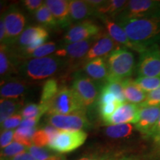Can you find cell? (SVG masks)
<instances>
[{
    "instance_id": "44dd1931",
    "label": "cell",
    "mask_w": 160,
    "mask_h": 160,
    "mask_svg": "<svg viewBox=\"0 0 160 160\" xmlns=\"http://www.w3.org/2000/svg\"><path fill=\"white\" fill-rule=\"evenodd\" d=\"M70 15L72 22H83L91 16H95V10L87 1L71 0L69 1Z\"/></svg>"
},
{
    "instance_id": "ac0fdd59",
    "label": "cell",
    "mask_w": 160,
    "mask_h": 160,
    "mask_svg": "<svg viewBox=\"0 0 160 160\" xmlns=\"http://www.w3.org/2000/svg\"><path fill=\"white\" fill-rule=\"evenodd\" d=\"M56 21L61 28L69 27L71 23L69 1L67 0H47L45 1Z\"/></svg>"
},
{
    "instance_id": "ffe728a7",
    "label": "cell",
    "mask_w": 160,
    "mask_h": 160,
    "mask_svg": "<svg viewBox=\"0 0 160 160\" xmlns=\"http://www.w3.org/2000/svg\"><path fill=\"white\" fill-rule=\"evenodd\" d=\"M27 82L22 80L2 81L0 95L1 99H20L27 92Z\"/></svg>"
},
{
    "instance_id": "3957f363",
    "label": "cell",
    "mask_w": 160,
    "mask_h": 160,
    "mask_svg": "<svg viewBox=\"0 0 160 160\" xmlns=\"http://www.w3.org/2000/svg\"><path fill=\"white\" fill-rule=\"evenodd\" d=\"M63 61L57 57L31 59L19 67L21 74L30 80H42L55 74L62 65Z\"/></svg>"
},
{
    "instance_id": "7402d4cb",
    "label": "cell",
    "mask_w": 160,
    "mask_h": 160,
    "mask_svg": "<svg viewBox=\"0 0 160 160\" xmlns=\"http://www.w3.org/2000/svg\"><path fill=\"white\" fill-rule=\"evenodd\" d=\"M48 31L43 26H30L25 29L18 39V45L23 49L42 37H48Z\"/></svg>"
},
{
    "instance_id": "83f0119b",
    "label": "cell",
    "mask_w": 160,
    "mask_h": 160,
    "mask_svg": "<svg viewBox=\"0 0 160 160\" xmlns=\"http://www.w3.org/2000/svg\"><path fill=\"white\" fill-rule=\"evenodd\" d=\"M35 18L38 22L42 24L44 28H55L58 25L54 17L50 11L45 3L34 13Z\"/></svg>"
},
{
    "instance_id": "d6986e66",
    "label": "cell",
    "mask_w": 160,
    "mask_h": 160,
    "mask_svg": "<svg viewBox=\"0 0 160 160\" xmlns=\"http://www.w3.org/2000/svg\"><path fill=\"white\" fill-rule=\"evenodd\" d=\"M19 56L16 55L9 45H0V76L2 81L8 78L15 71L16 66L19 63Z\"/></svg>"
},
{
    "instance_id": "8fae6325",
    "label": "cell",
    "mask_w": 160,
    "mask_h": 160,
    "mask_svg": "<svg viewBox=\"0 0 160 160\" xmlns=\"http://www.w3.org/2000/svg\"><path fill=\"white\" fill-rule=\"evenodd\" d=\"M100 28L97 25L90 20L80 22L68 30L64 36L65 45L94 38L99 34Z\"/></svg>"
},
{
    "instance_id": "60d3db41",
    "label": "cell",
    "mask_w": 160,
    "mask_h": 160,
    "mask_svg": "<svg viewBox=\"0 0 160 160\" xmlns=\"http://www.w3.org/2000/svg\"><path fill=\"white\" fill-rule=\"evenodd\" d=\"M0 42H1V45H7V43H8L7 31H6L3 18L2 17H1V19H0Z\"/></svg>"
},
{
    "instance_id": "4316f807",
    "label": "cell",
    "mask_w": 160,
    "mask_h": 160,
    "mask_svg": "<svg viewBox=\"0 0 160 160\" xmlns=\"http://www.w3.org/2000/svg\"><path fill=\"white\" fill-rule=\"evenodd\" d=\"M134 128V125L130 123L109 125L105 129V133L112 139H122L131 135Z\"/></svg>"
},
{
    "instance_id": "4dcf8cb0",
    "label": "cell",
    "mask_w": 160,
    "mask_h": 160,
    "mask_svg": "<svg viewBox=\"0 0 160 160\" xmlns=\"http://www.w3.org/2000/svg\"><path fill=\"white\" fill-rule=\"evenodd\" d=\"M102 88H105L113 93L117 99L121 103L125 102L126 98L124 91L123 80L122 81H108L102 85Z\"/></svg>"
},
{
    "instance_id": "8d00e7d4",
    "label": "cell",
    "mask_w": 160,
    "mask_h": 160,
    "mask_svg": "<svg viewBox=\"0 0 160 160\" xmlns=\"http://www.w3.org/2000/svg\"><path fill=\"white\" fill-rule=\"evenodd\" d=\"M139 106L141 108L160 106V86L157 89L148 93L145 101Z\"/></svg>"
},
{
    "instance_id": "74e56055",
    "label": "cell",
    "mask_w": 160,
    "mask_h": 160,
    "mask_svg": "<svg viewBox=\"0 0 160 160\" xmlns=\"http://www.w3.org/2000/svg\"><path fill=\"white\" fill-rule=\"evenodd\" d=\"M23 117L20 113H16V114L11 116L8 119H7L5 121H4L2 123H1V128L5 130H13V128L18 127L21 125L22 122Z\"/></svg>"
},
{
    "instance_id": "836d02e7",
    "label": "cell",
    "mask_w": 160,
    "mask_h": 160,
    "mask_svg": "<svg viewBox=\"0 0 160 160\" xmlns=\"http://www.w3.org/2000/svg\"><path fill=\"white\" fill-rule=\"evenodd\" d=\"M24 119H31V118H39L42 116L44 112L42 110L39 105L34 103H31L25 105L20 111Z\"/></svg>"
},
{
    "instance_id": "bcb514c9",
    "label": "cell",
    "mask_w": 160,
    "mask_h": 160,
    "mask_svg": "<svg viewBox=\"0 0 160 160\" xmlns=\"http://www.w3.org/2000/svg\"><path fill=\"white\" fill-rule=\"evenodd\" d=\"M152 139H153V141H154V142L157 144V145L160 146V133H158L157 135H156L155 137H153Z\"/></svg>"
},
{
    "instance_id": "7c38bea8",
    "label": "cell",
    "mask_w": 160,
    "mask_h": 160,
    "mask_svg": "<svg viewBox=\"0 0 160 160\" xmlns=\"http://www.w3.org/2000/svg\"><path fill=\"white\" fill-rule=\"evenodd\" d=\"M140 106L131 102L122 103L113 114L104 124L106 125H114L119 124H134L137 122L140 111Z\"/></svg>"
},
{
    "instance_id": "6da1fadb",
    "label": "cell",
    "mask_w": 160,
    "mask_h": 160,
    "mask_svg": "<svg viewBox=\"0 0 160 160\" xmlns=\"http://www.w3.org/2000/svg\"><path fill=\"white\" fill-rule=\"evenodd\" d=\"M116 20L140 53L160 41V19L116 18Z\"/></svg>"
},
{
    "instance_id": "7a4b0ae2",
    "label": "cell",
    "mask_w": 160,
    "mask_h": 160,
    "mask_svg": "<svg viewBox=\"0 0 160 160\" xmlns=\"http://www.w3.org/2000/svg\"><path fill=\"white\" fill-rule=\"evenodd\" d=\"M108 81H122L129 79L135 68V58L131 50L118 47L107 58Z\"/></svg>"
},
{
    "instance_id": "681fc988",
    "label": "cell",
    "mask_w": 160,
    "mask_h": 160,
    "mask_svg": "<svg viewBox=\"0 0 160 160\" xmlns=\"http://www.w3.org/2000/svg\"><path fill=\"white\" fill-rule=\"evenodd\" d=\"M60 160H66V159H65V157H62V159H60Z\"/></svg>"
},
{
    "instance_id": "c3c4849f",
    "label": "cell",
    "mask_w": 160,
    "mask_h": 160,
    "mask_svg": "<svg viewBox=\"0 0 160 160\" xmlns=\"http://www.w3.org/2000/svg\"><path fill=\"white\" fill-rule=\"evenodd\" d=\"M119 160H137V159H134V158H132V157H124L120 158Z\"/></svg>"
},
{
    "instance_id": "8992f818",
    "label": "cell",
    "mask_w": 160,
    "mask_h": 160,
    "mask_svg": "<svg viewBox=\"0 0 160 160\" xmlns=\"http://www.w3.org/2000/svg\"><path fill=\"white\" fill-rule=\"evenodd\" d=\"M116 18H156L160 19V1L131 0Z\"/></svg>"
},
{
    "instance_id": "5bb4252c",
    "label": "cell",
    "mask_w": 160,
    "mask_h": 160,
    "mask_svg": "<svg viewBox=\"0 0 160 160\" xmlns=\"http://www.w3.org/2000/svg\"><path fill=\"white\" fill-rule=\"evenodd\" d=\"M119 46L108 33H99L96 38L93 45L88 52L83 61L86 62L97 58L108 57Z\"/></svg>"
},
{
    "instance_id": "f1b7e54d",
    "label": "cell",
    "mask_w": 160,
    "mask_h": 160,
    "mask_svg": "<svg viewBox=\"0 0 160 160\" xmlns=\"http://www.w3.org/2000/svg\"><path fill=\"white\" fill-rule=\"evenodd\" d=\"M37 130L36 128H20L19 127L15 131L13 139L17 142L21 144L28 148L33 145L32 138Z\"/></svg>"
},
{
    "instance_id": "b9f144b4",
    "label": "cell",
    "mask_w": 160,
    "mask_h": 160,
    "mask_svg": "<svg viewBox=\"0 0 160 160\" xmlns=\"http://www.w3.org/2000/svg\"><path fill=\"white\" fill-rule=\"evenodd\" d=\"M39 118H31V119H23L21 125H19L20 128H36L38 122H39Z\"/></svg>"
},
{
    "instance_id": "7dc6e473",
    "label": "cell",
    "mask_w": 160,
    "mask_h": 160,
    "mask_svg": "<svg viewBox=\"0 0 160 160\" xmlns=\"http://www.w3.org/2000/svg\"><path fill=\"white\" fill-rule=\"evenodd\" d=\"M100 160H115V158L111 157V156H105V157H101V159Z\"/></svg>"
},
{
    "instance_id": "30bf717a",
    "label": "cell",
    "mask_w": 160,
    "mask_h": 160,
    "mask_svg": "<svg viewBox=\"0 0 160 160\" xmlns=\"http://www.w3.org/2000/svg\"><path fill=\"white\" fill-rule=\"evenodd\" d=\"M7 31V45L17 42L22 32L25 31L26 19L25 15L15 6H11L7 11L1 16Z\"/></svg>"
},
{
    "instance_id": "f546056e",
    "label": "cell",
    "mask_w": 160,
    "mask_h": 160,
    "mask_svg": "<svg viewBox=\"0 0 160 160\" xmlns=\"http://www.w3.org/2000/svg\"><path fill=\"white\" fill-rule=\"evenodd\" d=\"M135 83L147 93L157 89L160 86V77H138Z\"/></svg>"
},
{
    "instance_id": "ee69618b",
    "label": "cell",
    "mask_w": 160,
    "mask_h": 160,
    "mask_svg": "<svg viewBox=\"0 0 160 160\" xmlns=\"http://www.w3.org/2000/svg\"><path fill=\"white\" fill-rule=\"evenodd\" d=\"M160 133V116H159V119H158V122H157V125H156L155 127L153 128V131H152L151 133H150V135H149L148 137L153 138V137H155L156 135H157L158 133Z\"/></svg>"
},
{
    "instance_id": "f35d334b",
    "label": "cell",
    "mask_w": 160,
    "mask_h": 160,
    "mask_svg": "<svg viewBox=\"0 0 160 160\" xmlns=\"http://www.w3.org/2000/svg\"><path fill=\"white\" fill-rule=\"evenodd\" d=\"M14 133L15 131L13 130H5L2 131L1 137H0V145L2 149L5 148L13 142L12 140L13 139Z\"/></svg>"
},
{
    "instance_id": "d6a6232c",
    "label": "cell",
    "mask_w": 160,
    "mask_h": 160,
    "mask_svg": "<svg viewBox=\"0 0 160 160\" xmlns=\"http://www.w3.org/2000/svg\"><path fill=\"white\" fill-rule=\"evenodd\" d=\"M57 44L53 42L45 43L40 47L36 49L35 51L31 52L28 55H27L25 58H32V59H36V58H43L46 57V56L51 55V53H54L57 51Z\"/></svg>"
},
{
    "instance_id": "9a60e30c",
    "label": "cell",
    "mask_w": 160,
    "mask_h": 160,
    "mask_svg": "<svg viewBox=\"0 0 160 160\" xmlns=\"http://www.w3.org/2000/svg\"><path fill=\"white\" fill-rule=\"evenodd\" d=\"M97 37L88 40H84V41L63 45L57 50V51L55 52V55L59 58L65 57L73 60L84 59L91 46L93 45L92 43L94 42Z\"/></svg>"
},
{
    "instance_id": "603a6c76",
    "label": "cell",
    "mask_w": 160,
    "mask_h": 160,
    "mask_svg": "<svg viewBox=\"0 0 160 160\" xmlns=\"http://www.w3.org/2000/svg\"><path fill=\"white\" fill-rule=\"evenodd\" d=\"M123 85L126 100L128 102L140 105L145 101L148 93L140 88L134 80L130 78L123 80Z\"/></svg>"
},
{
    "instance_id": "d590c367",
    "label": "cell",
    "mask_w": 160,
    "mask_h": 160,
    "mask_svg": "<svg viewBox=\"0 0 160 160\" xmlns=\"http://www.w3.org/2000/svg\"><path fill=\"white\" fill-rule=\"evenodd\" d=\"M121 104L122 103L119 101H116L113 102L106 104V105L98 106V108H99V113L100 117L102 119L103 122H105L113 114V113L117 111V109L119 107Z\"/></svg>"
},
{
    "instance_id": "5b68a950",
    "label": "cell",
    "mask_w": 160,
    "mask_h": 160,
    "mask_svg": "<svg viewBox=\"0 0 160 160\" xmlns=\"http://www.w3.org/2000/svg\"><path fill=\"white\" fill-rule=\"evenodd\" d=\"M85 110L72 88L62 87L52 100L47 113L48 116L65 115Z\"/></svg>"
},
{
    "instance_id": "e0dca14e",
    "label": "cell",
    "mask_w": 160,
    "mask_h": 160,
    "mask_svg": "<svg viewBox=\"0 0 160 160\" xmlns=\"http://www.w3.org/2000/svg\"><path fill=\"white\" fill-rule=\"evenodd\" d=\"M99 18L105 25L108 35L115 42L116 44L122 45V47H125L137 51L136 46L130 41L122 28L120 27L117 22H113L110 17H101Z\"/></svg>"
},
{
    "instance_id": "9c48e42d",
    "label": "cell",
    "mask_w": 160,
    "mask_h": 160,
    "mask_svg": "<svg viewBox=\"0 0 160 160\" xmlns=\"http://www.w3.org/2000/svg\"><path fill=\"white\" fill-rule=\"evenodd\" d=\"M137 71L139 77H160V49L158 44L140 53Z\"/></svg>"
},
{
    "instance_id": "ba28073f",
    "label": "cell",
    "mask_w": 160,
    "mask_h": 160,
    "mask_svg": "<svg viewBox=\"0 0 160 160\" xmlns=\"http://www.w3.org/2000/svg\"><path fill=\"white\" fill-rule=\"evenodd\" d=\"M87 139L84 131H60L50 142L48 148L59 153H69L82 145Z\"/></svg>"
},
{
    "instance_id": "2e32d148",
    "label": "cell",
    "mask_w": 160,
    "mask_h": 160,
    "mask_svg": "<svg viewBox=\"0 0 160 160\" xmlns=\"http://www.w3.org/2000/svg\"><path fill=\"white\" fill-rule=\"evenodd\" d=\"M85 74L100 85L107 82L109 71L107 62L104 58H97L87 62L83 67Z\"/></svg>"
},
{
    "instance_id": "d4e9b609",
    "label": "cell",
    "mask_w": 160,
    "mask_h": 160,
    "mask_svg": "<svg viewBox=\"0 0 160 160\" xmlns=\"http://www.w3.org/2000/svg\"><path fill=\"white\" fill-rule=\"evenodd\" d=\"M59 89L57 81L54 79H48L44 83L39 105L45 113H48L50 104L57 94Z\"/></svg>"
},
{
    "instance_id": "484cf974",
    "label": "cell",
    "mask_w": 160,
    "mask_h": 160,
    "mask_svg": "<svg viewBox=\"0 0 160 160\" xmlns=\"http://www.w3.org/2000/svg\"><path fill=\"white\" fill-rule=\"evenodd\" d=\"M23 105L21 99H1L0 101V122L8 119L11 116L19 113Z\"/></svg>"
},
{
    "instance_id": "277c9868",
    "label": "cell",
    "mask_w": 160,
    "mask_h": 160,
    "mask_svg": "<svg viewBox=\"0 0 160 160\" xmlns=\"http://www.w3.org/2000/svg\"><path fill=\"white\" fill-rule=\"evenodd\" d=\"M88 76L77 73L73 77L71 88L74 91L80 102L86 108L97 102L102 86Z\"/></svg>"
},
{
    "instance_id": "7bdbcfd3",
    "label": "cell",
    "mask_w": 160,
    "mask_h": 160,
    "mask_svg": "<svg viewBox=\"0 0 160 160\" xmlns=\"http://www.w3.org/2000/svg\"><path fill=\"white\" fill-rule=\"evenodd\" d=\"M8 160H36L34 157L29 153L28 151L22 152V153L17 154L15 157H12Z\"/></svg>"
},
{
    "instance_id": "52a82bcc",
    "label": "cell",
    "mask_w": 160,
    "mask_h": 160,
    "mask_svg": "<svg viewBox=\"0 0 160 160\" xmlns=\"http://www.w3.org/2000/svg\"><path fill=\"white\" fill-rule=\"evenodd\" d=\"M48 122L60 131H79L88 129L90 121L86 117L85 111H80L65 115H50Z\"/></svg>"
},
{
    "instance_id": "f6af8a7d",
    "label": "cell",
    "mask_w": 160,
    "mask_h": 160,
    "mask_svg": "<svg viewBox=\"0 0 160 160\" xmlns=\"http://www.w3.org/2000/svg\"><path fill=\"white\" fill-rule=\"evenodd\" d=\"M101 159V158L97 157V156H88V157H82L81 158V159H78V160H100Z\"/></svg>"
},
{
    "instance_id": "cb8c5ba5",
    "label": "cell",
    "mask_w": 160,
    "mask_h": 160,
    "mask_svg": "<svg viewBox=\"0 0 160 160\" xmlns=\"http://www.w3.org/2000/svg\"><path fill=\"white\" fill-rule=\"evenodd\" d=\"M128 1L125 0H110L105 1L102 5L95 10V16L101 17H116L122 12L127 5Z\"/></svg>"
},
{
    "instance_id": "e575fe53",
    "label": "cell",
    "mask_w": 160,
    "mask_h": 160,
    "mask_svg": "<svg viewBox=\"0 0 160 160\" xmlns=\"http://www.w3.org/2000/svg\"><path fill=\"white\" fill-rule=\"evenodd\" d=\"M51 140V137L42 128L37 130L36 131L33 138H32V142H33V145L44 148L46 147V146L48 147Z\"/></svg>"
},
{
    "instance_id": "ab89813d",
    "label": "cell",
    "mask_w": 160,
    "mask_h": 160,
    "mask_svg": "<svg viewBox=\"0 0 160 160\" xmlns=\"http://www.w3.org/2000/svg\"><path fill=\"white\" fill-rule=\"evenodd\" d=\"M23 4L28 11L31 13H36L39 8L45 4V2L41 0H25Z\"/></svg>"
},
{
    "instance_id": "4fadbf2b",
    "label": "cell",
    "mask_w": 160,
    "mask_h": 160,
    "mask_svg": "<svg viewBox=\"0 0 160 160\" xmlns=\"http://www.w3.org/2000/svg\"><path fill=\"white\" fill-rule=\"evenodd\" d=\"M159 116L160 106L141 108L137 122L134 124L135 129L146 137H148L157 125Z\"/></svg>"
},
{
    "instance_id": "1f68e13d",
    "label": "cell",
    "mask_w": 160,
    "mask_h": 160,
    "mask_svg": "<svg viewBox=\"0 0 160 160\" xmlns=\"http://www.w3.org/2000/svg\"><path fill=\"white\" fill-rule=\"evenodd\" d=\"M27 151H28L27 147L14 141L1 150V160H8L17 154Z\"/></svg>"
}]
</instances>
